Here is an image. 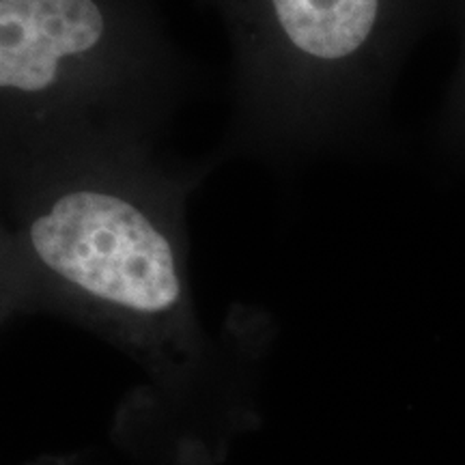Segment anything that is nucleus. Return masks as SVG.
Masks as SVG:
<instances>
[{
	"mask_svg": "<svg viewBox=\"0 0 465 465\" xmlns=\"http://www.w3.org/2000/svg\"><path fill=\"white\" fill-rule=\"evenodd\" d=\"M223 162L125 147L0 173L5 311L56 308L151 362H190L188 205Z\"/></svg>",
	"mask_w": 465,
	"mask_h": 465,
	"instance_id": "nucleus-1",
	"label": "nucleus"
},
{
	"mask_svg": "<svg viewBox=\"0 0 465 465\" xmlns=\"http://www.w3.org/2000/svg\"><path fill=\"white\" fill-rule=\"evenodd\" d=\"M229 37L231 121L218 153L293 168L351 149L391 0H207Z\"/></svg>",
	"mask_w": 465,
	"mask_h": 465,
	"instance_id": "nucleus-3",
	"label": "nucleus"
},
{
	"mask_svg": "<svg viewBox=\"0 0 465 465\" xmlns=\"http://www.w3.org/2000/svg\"><path fill=\"white\" fill-rule=\"evenodd\" d=\"M192 78L151 0H0V173L155 147Z\"/></svg>",
	"mask_w": 465,
	"mask_h": 465,
	"instance_id": "nucleus-2",
	"label": "nucleus"
}]
</instances>
